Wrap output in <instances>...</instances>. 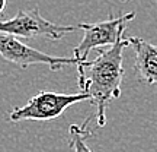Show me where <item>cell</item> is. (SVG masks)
<instances>
[{
    "label": "cell",
    "mask_w": 157,
    "mask_h": 152,
    "mask_svg": "<svg viewBox=\"0 0 157 152\" xmlns=\"http://www.w3.org/2000/svg\"><path fill=\"white\" fill-rule=\"evenodd\" d=\"M128 47L125 38H119L106 50L99 48V56L77 64L78 88L82 94L90 97V104L96 108V121L103 127L106 124L108 104L121 97L124 80L122 51Z\"/></svg>",
    "instance_id": "obj_1"
},
{
    "label": "cell",
    "mask_w": 157,
    "mask_h": 152,
    "mask_svg": "<svg viewBox=\"0 0 157 152\" xmlns=\"http://www.w3.org/2000/svg\"><path fill=\"white\" fill-rule=\"evenodd\" d=\"M80 101H90L86 94H60L51 91H41L34 95L25 105L13 108L9 114V120L13 123L23 120L47 121L60 117L68 107Z\"/></svg>",
    "instance_id": "obj_2"
},
{
    "label": "cell",
    "mask_w": 157,
    "mask_h": 152,
    "mask_svg": "<svg viewBox=\"0 0 157 152\" xmlns=\"http://www.w3.org/2000/svg\"><path fill=\"white\" fill-rule=\"evenodd\" d=\"M82 29V23L77 25H58V23L47 21L38 7L31 10H19L16 16L0 21V32L12 37H22V38H36L45 37L48 39L57 41L64 35L73 31Z\"/></svg>",
    "instance_id": "obj_3"
},
{
    "label": "cell",
    "mask_w": 157,
    "mask_h": 152,
    "mask_svg": "<svg viewBox=\"0 0 157 152\" xmlns=\"http://www.w3.org/2000/svg\"><path fill=\"white\" fill-rule=\"evenodd\" d=\"M135 18V12H128L119 18H109L98 23H82L84 35L80 44L74 48L73 57L78 62H86L92 50H99L103 45L112 47L119 38H122L127 23Z\"/></svg>",
    "instance_id": "obj_4"
},
{
    "label": "cell",
    "mask_w": 157,
    "mask_h": 152,
    "mask_svg": "<svg viewBox=\"0 0 157 152\" xmlns=\"http://www.w3.org/2000/svg\"><path fill=\"white\" fill-rule=\"evenodd\" d=\"M0 56L3 60L13 63L19 69H28L32 64H48L51 70H58L63 66L78 64L74 57H56L35 50L21 43L16 37L0 32Z\"/></svg>",
    "instance_id": "obj_5"
},
{
    "label": "cell",
    "mask_w": 157,
    "mask_h": 152,
    "mask_svg": "<svg viewBox=\"0 0 157 152\" xmlns=\"http://www.w3.org/2000/svg\"><path fill=\"white\" fill-rule=\"evenodd\" d=\"M125 39L135 53L134 70L138 80L157 88V45L138 37H128Z\"/></svg>",
    "instance_id": "obj_6"
},
{
    "label": "cell",
    "mask_w": 157,
    "mask_h": 152,
    "mask_svg": "<svg viewBox=\"0 0 157 152\" xmlns=\"http://www.w3.org/2000/svg\"><path fill=\"white\" fill-rule=\"evenodd\" d=\"M93 117V116H92ZM92 117H89L83 124H71L68 127V135H70V148L73 152H93L87 146L86 139L93 136V132L89 129V123Z\"/></svg>",
    "instance_id": "obj_7"
},
{
    "label": "cell",
    "mask_w": 157,
    "mask_h": 152,
    "mask_svg": "<svg viewBox=\"0 0 157 152\" xmlns=\"http://www.w3.org/2000/svg\"><path fill=\"white\" fill-rule=\"evenodd\" d=\"M6 3H7V0H0V15L5 12L6 9Z\"/></svg>",
    "instance_id": "obj_8"
},
{
    "label": "cell",
    "mask_w": 157,
    "mask_h": 152,
    "mask_svg": "<svg viewBox=\"0 0 157 152\" xmlns=\"http://www.w3.org/2000/svg\"><path fill=\"white\" fill-rule=\"evenodd\" d=\"M154 2H156V6H157V0H154Z\"/></svg>",
    "instance_id": "obj_9"
},
{
    "label": "cell",
    "mask_w": 157,
    "mask_h": 152,
    "mask_svg": "<svg viewBox=\"0 0 157 152\" xmlns=\"http://www.w3.org/2000/svg\"><path fill=\"white\" fill-rule=\"evenodd\" d=\"M122 2H128V0H122Z\"/></svg>",
    "instance_id": "obj_10"
}]
</instances>
